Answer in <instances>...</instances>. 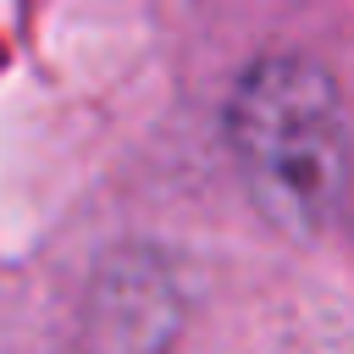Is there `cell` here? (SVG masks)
Segmentation results:
<instances>
[{
  "instance_id": "6da1fadb",
  "label": "cell",
  "mask_w": 354,
  "mask_h": 354,
  "mask_svg": "<svg viewBox=\"0 0 354 354\" xmlns=\"http://www.w3.org/2000/svg\"><path fill=\"white\" fill-rule=\"evenodd\" d=\"M227 144L254 205L282 232H321L348 188L337 83L304 55L254 61L227 105Z\"/></svg>"
}]
</instances>
